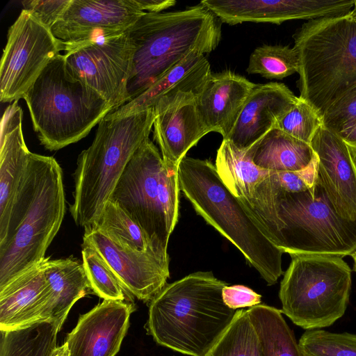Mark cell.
Returning a JSON list of instances; mask_svg holds the SVG:
<instances>
[{
    "label": "cell",
    "mask_w": 356,
    "mask_h": 356,
    "mask_svg": "<svg viewBox=\"0 0 356 356\" xmlns=\"http://www.w3.org/2000/svg\"><path fill=\"white\" fill-rule=\"evenodd\" d=\"M23 98L40 143L50 151L78 142L113 112L101 95L72 71L63 54L47 65Z\"/></svg>",
    "instance_id": "obj_7"
},
{
    "label": "cell",
    "mask_w": 356,
    "mask_h": 356,
    "mask_svg": "<svg viewBox=\"0 0 356 356\" xmlns=\"http://www.w3.org/2000/svg\"><path fill=\"white\" fill-rule=\"evenodd\" d=\"M350 14L351 17L356 21V0L355 1L354 7Z\"/></svg>",
    "instance_id": "obj_41"
},
{
    "label": "cell",
    "mask_w": 356,
    "mask_h": 356,
    "mask_svg": "<svg viewBox=\"0 0 356 356\" xmlns=\"http://www.w3.org/2000/svg\"><path fill=\"white\" fill-rule=\"evenodd\" d=\"M58 331V325L51 320L1 331L0 356H51L57 347Z\"/></svg>",
    "instance_id": "obj_28"
},
{
    "label": "cell",
    "mask_w": 356,
    "mask_h": 356,
    "mask_svg": "<svg viewBox=\"0 0 356 356\" xmlns=\"http://www.w3.org/2000/svg\"><path fill=\"white\" fill-rule=\"evenodd\" d=\"M221 22L280 24L292 19L312 20L349 15L354 1L346 0H202Z\"/></svg>",
    "instance_id": "obj_14"
},
{
    "label": "cell",
    "mask_w": 356,
    "mask_h": 356,
    "mask_svg": "<svg viewBox=\"0 0 356 356\" xmlns=\"http://www.w3.org/2000/svg\"><path fill=\"white\" fill-rule=\"evenodd\" d=\"M178 168H168L147 138L128 162L109 200L142 228L150 251L166 267L170 236L179 213Z\"/></svg>",
    "instance_id": "obj_9"
},
{
    "label": "cell",
    "mask_w": 356,
    "mask_h": 356,
    "mask_svg": "<svg viewBox=\"0 0 356 356\" xmlns=\"http://www.w3.org/2000/svg\"><path fill=\"white\" fill-rule=\"evenodd\" d=\"M356 120V83L333 102L323 116V125L339 134Z\"/></svg>",
    "instance_id": "obj_35"
},
{
    "label": "cell",
    "mask_w": 356,
    "mask_h": 356,
    "mask_svg": "<svg viewBox=\"0 0 356 356\" xmlns=\"http://www.w3.org/2000/svg\"><path fill=\"white\" fill-rule=\"evenodd\" d=\"M261 295L243 285L225 286L222 289L225 304L232 309L260 305Z\"/></svg>",
    "instance_id": "obj_37"
},
{
    "label": "cell",
    "mask_w": 356,
    "mask_h": 356,
    "mask_svg": "<svg viewBox=\"0 0 356 356\" xmlns=\"http://www.w3.org/2000/svg\"><path fill=\"white\" fill-rule=\"evenodd\" d=\"M299 97L322 117L356 83V21L350 14L309 20L293 35Z\"/></svg>",
    "instance_id": "obj_8"
},
{
    "label": "cell",
    "mask_w": 356,
    "mask_h": 356,
    "mask_svg": "<svg viewBox=\"0 0 356 356\" xmlns=\"http://www.w3.org/2000/svg\"><path fill=\"white\" fill-rule=\"evenodd\" d=\"M211 73L204 54L193 51L146 90L107 115L123 117L150 108L156 115L180 104L195 101Z\"/></svg>",
    "instance_id": "obj_16"
},
{
    "label": "cell",
    "mask_w": 356,
    "mask_h": 356,
    "mask_svg": "<svg viewBox=\"0 0 356 356\" xmlns=\"http://www.w3.org/2000/svg\"><path fill=\"white\" fill-rule=\"evenodd\" d=\"M255 86L229 70L210 74L195 100L197 112L210 132L227 138Z\"/></svg>",
    "instance_id": "obj_21"
},
{
    "label": "cell",
    "mask_w": 356,
    "mask_h": 356,
    "mask_svg": "<svg viewBox=\"0 0 356 356\" xmlns=\"http://www.w3.org/2000/svg\"><path fill=\"white\" fill-rule=\"evenodd\" d=\"M227 284L212 272H195L167 284L149 302L146 329L161 346L191 356H206L238 309L222 299Z\"/></svg>",
    "instance_id": "obj_2"
},
{
    "label": "cell",
    "mask_w": 356,
    "mask_h": 356,
    "mask_svg": "<svg viewBox=\"0 0 356 356\" xmlns=\"http://www.w3.org/2000/svg\"><path fill=\"white\" fill-rule=\"evenodd\" d=\"M248 150L254 163L269 171H301L316 160L310 144L275 127Z\"/></svg>",
    "instance_id": "obj_25"
},
{
    "label": "cell",
    "mask_w": 356,
    "mask_h": 356,
    "mask_svg": "<svg viewBox=\"0 0 356 356\" xmlns=\"http://www.w3.org/2000/svg\"><path fill=\"white\" fill-rule=\"evenodd\" d=\"M64 49V42L22 10L9 28L0 65V101L23 98L47 65Z\"/></svg>",
    "instance_id": "obj_11"
},
{
    "label": "cell",
    "mask_w": 356,
    "mask_h": 356,
    "mask_svg": "<svg viewBox=\"0 0 356 356\" xmlns=\"http://www.w3.org/2000/svg\"><path fill=\"white\" fill-rule=\"evenodd\" d=\"M156 117L152 108L123 117L106 115L93 142L78 156L70 212L79 227L99 216L133 154L147 138Z\"/></svg>",
    "instance_id": "obj_6"
},
{
    "label": "cell",
    "mask_w": 356,
    "mask_h": 356,
    "mask_svg": "<svg viewBox=\"0 0 356 356\" xmlns=\"http://www.w3.org/2000/svg\"><path fill=\"white\" fill-rule=\"evenodd\" d=\"M44 259L0 289L1 331L16 330L40 321L51 296L44 277Z\"/></svg>",
    "instance_id": "obj_22"
},
{
    "label": "cell",
    "mask_w": 356,
    "mask_h": 356,
    "mask_svg": "<svg viewBox=\"0 0 356 356\" xmlns=\"http://www.w3.org/2000/svg\"><path fill=\"white\" fill-rule=\"evenodd\" d=\"M81 257L90 290L104 300L124 301L128 293L97 252L82 247Z\"/></svg>",
    "instance_id": "obj_33"
},
{
    "label": "cell",
    "mask_w": 356,
    "mask_h": 356,
    "mask_svg": "<svg viewBox=\"0 0 356 356\" xmlns=\"http://www.w3.org/2000/svg\"><path fill=\"white\" fill-rule=\"evenodd\" d=\"M248 309L257 333L253 356H303L282 310L266 305Z\"/></svg>",
    "instance_id": "obj_27"
},
{
    "label": "cell",
    "mask_w": 356,
    "mask_h": 356,
    "mask_svg": "<svg viewBox=\"0 0 356 356\" xmlns=\"http://www.w3.org/2000/svg\"><path fill=\"white\" fill-rule=\"evenodd\" d=\"M145 13L135 0H72L51 31L65 42L108 38L127 32Z\"/></svg>",
    "instance_id": "obj_15"
},
{
    "label": "cell",
    "mask_w": 356,
    "mask_h": 356,
    "mask_svg": "<svg viewBox=\"0 0 356 356\" xmlns=\"http://www.w3.org/2000/svg\"><path fill=\"white\" fill-rule=\"evenodd\" d=\"M265 236L283 253L352 256L356 220L336 211L318 176L312 187L278 193L259 185L250 199H240Z\"/></svg>",
    "instance_id": "obj_1"
},
{
    "label": "cell",
    "mask_w": 356,
    "mask_h": 356,
    "mask_svg": "<svg viewBox=\"0 0 356 356\" xmlns=\"http://www.w3.org/2000/svg\"><path fill=\"white\" fill-rule=\"evenodd\" d=\"M284 83L256 84L246 99L227 140L245 150L274 128L276 122L298 101Z\"/></svg>",
    "instance_id": "obj_20"
},
{
    "label": "cell",
    "mask_w": 356,
    "mask_h": 356,
    "mask_svg": "<svg viewBox=\"0 0 356 356\" xmlns=\"http://www.w3.org/2000/svg\"><path fill=\"white\" fill-rule=\"evenodd\" d=\"M91 227L120 247L139 252L150 251L142 228L117 203L110 200Z\"/></svg>",
    "instance_id": "obj_29"
},
{
    "label": "cell",
    "mask_w": 356,
    "mask_h": 356,
    "mask_svg": "<svg viewBox=\"0 0 356 356\" xmlns=\"http://www.w3.org/2000/svg\"><path fill=\"white\" fill-rule=\"evenodd\" d=\"M257 333L249 309H238L233 321L206 356H253Z\"/></svg>",
    "instance_id": "obj_31"
},
{
    "label": "cell",
    "mask_w": 356,
    "mask_h": 356,
    "mask_svg": "<svg viewBox=\"0 0 356 356\" xmlns=\"http://www.w3.org/2000/svg\"><path fill=\"white\" fill-rule=\"evenodd\" d=\"M44 273L51 296L40 321H54L60 330L72 307L90 290V284L83 264L72 257H45Z\"/></svg>",
    "instance_id": "obj_24"
},
{
    "label": "cell",
    "mask_w": 356,
    "mask_h": 356,
    "mask_svg": "<svg viewBox=\"0 0 356 356\" xmlns=\"http://www.w3.org/2000/svg\"><path fill=\"white\" fill-rule=\"evenodd\" d=\"M133 309L132 304L104 300L81 315L66 337L69 356H115L127 332Z\"/></svg>",
    "instance_id": "obj_18"
},
{
    "label": "cell",
    "mask_w": 356,
    "mask_h": 356,
    "mask_svg": "<svg viewBox=\"0 0 356 356\" xmlns=\"http://www.w3.org/2000/svg\"><path fill=\"white\" fill-rule=\"evenodd\" d=\"M154 139L168 168H178L188 151L210 131L202 120L195 101L180 104L156 115Z\"/></svg>",
    "instance_id": "obj_23"
},
{
    "label": "cell",
    "mask_w": 356,
    "mask_h": 356,
    "mask_svg": "<svg viewBox=\"0 0 356 356\" xmlns=\"http://www.w3.org/2000/svg\"><path fill=\"white\" fill-rule=\"evenodd\" d=\"M81 247L101 256L127 293L149 302L167 284L169 267L150 251L139 252L119 246L93 228H84Z\"/></svg>",
    "instance_id": "obj_13"
},
{
    "label": "cell",
    "mask_w": 356,
    "mask_h": 356,
    "mask_svg": "<svg viewBox=\"0 0 356 356\" xmlns=\"http://www.w3.org/2000/svg\"><path fill=\"white\" fill-rule=\"evenodd\" d=\"M65 213L60 165L53 156L31 152L6 236L0 243V289L45 258Z\"/></svg>",
    "instance_id": "obj_3"
},
{
    "label": "cell",
    "mask_w": 356,
    "mask_h": 356,
    "mask_svg": "<svg viewBox=\"0 0 356 356\" xmlns=\"http://www.w3.org/2000/svg\"><path fill=\"white\" fill-rule=\"evenodd\" d=\"M17 102L5 109L1 122L0 243L6 236L10 213L31 154L24 141L23 112Z\"/></svg>",
    "instance_id": "obj_19"
},
{
    "label": "cell",
    "mask_w": 356,
    "mask_h": 356,
    "mask_svg": "<svg viewBox=\"0 0 356 356\" xmlns=\"http://www.w3.org/2000/svg\"><path fill=\"white\" fill-rule=\"evenodd\" d=\"M135 2L142 10L152 13H161L177 3L174 0H135Z\"/></svg>",
    "instance_id": "obj_38"
},
{
    "label": "cell",
    "mask_w": 356,
    "mask_h": 356,
    "mask_svg": "<svg viewBox=\"0 0 356 356\" xmlns=\"http://www.w3.org/2000/svg\"><path fill=\"white\" fill-rule=\"evenodd\" d=\"M72 0H24V10L30 13L39 22L51 30L63 15Z\"/></svg>",
    "instance_id": "obj_36"
},
{
    "label": "cell",
    "mask_w": 356,
    "mask_h": 356,
    "mask_svg": "<svg viewBox=\"0 0 356 356\" xmlns=\"http://www.w3.org/2000/svg\"><path fill=\"white\" fill-rule=\"evenodd\" d=\"M216 168L227 188L239 199H250L257 186L270 171L256 165L248 149L237 148L223 139L217 151Z\"/></svg>",
    "instance_id": "obj_26"
},
{
    "label": "cell",
    "mask_w": 356,
    "mask_h": 356,
    "mask_svg": "<svg viewBox=\"0 0 356 356\" xmlns=\"http://www.w3.org/2000/svg\"><path fill=\"white\" fill-rule=\"evenodd\" d=\"M323 124L320 114L298 97L296 103L276 122L274 127L310 144Z\"/></svg>",
    "instance_id": "obj_34"
},
{
    "label": "cell",
    "mask_w": 356,
    "mask_h": 356,
    "mask_svg": "<svg viewBox=\"0 0 356 356\" xmlns=\"http://www.w3.org/2000/svg\"><path fill=\"white\" fill-rule=\"evenodd\" d=\"M128 33L134 45L128 83L131 100L191 52L204 54L213 51L220 41L221 22L200 3L173 12H145Z\"/></svg>",
    "instance_id": "obj_4"
},
{
    "label": "cell",
    "mask_w": 356,
    "mask_h": 356,
    "mask_svg": "<svg viewBox=\"0 0 356 356\" xmlns=\"http://www.w3.org/2000/svg\"><path fill=\"white\" fill-rule=\"evenodd\" d=\"M51 356H69L67 344L65 343L63 345L56 347Z\"/></svg>",
    "instance_id": "obj_40"
},
{
    "label": "cell",
    "mask_w": 356,
    "mask_h": 356,
    "mask_svg": "<svg viewBox=\"0 0 356 356\" xmlns=\"http://www.w3.org/2000/svg\"><path fill=\"white\" fill-rule=\"evenodd\" d=\"M303 356H356V334L306 330L298 341Z\"/></svg>",
    "instance_id": "obj_32"
},
{
    "label": "cell",
    "mask_w": 356,
    "mask_h": 356,
    "mask_svg": "<svg viewBox=\"0 0 356 356\" xmlns=\"http://www.w3.org/2000/svg\"><path fill=\"white\" fill-rule=\"evenodd\" d=\"M310 145L317 158L318 178L334 209L341 217L356 220V165L347 145L323 124Z\"/></svg>",
    "instance_id": "obj_17"
},
{
    "label": "cell",
    "mask_w": 356,
    "mask_h": 356,
    "mask_svg": "<svg viewBox=\"0 0 356 356\" xmlns=\"http://www.w3.org/2000/svg\"><path fill=\"white\" fill-rule=\"evenodd\" d=\"M338 134L347 145L356 165V120L345 127Z\"/></svg>",
    "instance_id": "obj_39"
},
{
    "label": "cell",
    "mask_w": 356,
    "mask_h": 356,
    "mask_svg": "<svg viewBox=\"0 0 356 356\" xmlns=\"http://www.w3.org/2000/svg\"><path fill=\"white\" fill-rule=\"evenodd\" d=\"M180 191L196 212L232 243L268 285L283 273V252L261 232L241 200L208 160L185 156L178 167Z\"/></svg>",
    "instance_id": "obj_5"
},
{
    "label": "cell",
    "mask_w": 356,
    "mask_h": 356,
    "mask_svg": "<svg viewBox=\"0 0 356 356\" xmlns=\"http://www.w3.org/2000/svg\"><path fill=\"white\" fill-rule=\"evenodd\" d=\"M246 71L268 79H283L298 73V54L293 47L264 44L250 54Z\"/></svg>",
    "instance_id": "obj_30"
},
{
    "label": "cell",
    "mask_w": 356,
    "mask_h": 356,
    "mask_svg": "<svg viewBox=\"0 0 356 356\" xmlns=\"http://www.w3.org/2000/svg\"><path fill=\"white\" fill-rule=\"evenodd\" d=\"M352 257H353V261H354L353 269L356 272V252L352 255Z\"/></svg>",
    "instance_id": "obj_42"
},
{
    "label": "cell",
    "mask_w": 356,
    "mask_h": 356,
    "mask_svg": "<svg viewBox=\"0 0 356 356\" xmlns=\"http://www.w3.org/2000/svg\"><path fill=\"white\" fill-rule=\"evenodd\" d=\"M280 284L282 312L306 330L333 325L346 313L351 291V270L341 257L299 254Z\"/></svg>",
    "instance_id": "obj_10"
},
{
    "label": "cell",
    "mask_w": 356,
    "mask_h": 356,
    "mask_svg": "<svg viewBox=\"0 0 356 356\" xmlns=\"http://www.w3.org/2000/svg\"><path fill=\"white\" fill-rule=\"evenodd\" d=\"M63 51L72 71L99 93L113 112L130 102L128 83L134 45L128 31L92 40L64 42Z\"/></svg>",
    "instance_id": "obj_12"
}]
</instances>
